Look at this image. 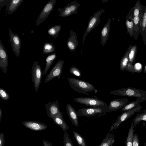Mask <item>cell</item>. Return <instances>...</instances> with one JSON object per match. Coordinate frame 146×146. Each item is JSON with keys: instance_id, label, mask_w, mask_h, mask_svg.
Returning a JSON list of instances; mask_svg holds the SVG:
<instances>
[{"instance_id": "52a82bcc", "label": "cell", "mask_w": 146, "mask_h": 146, "mask_svg": "<svg viewBox=\"0 0 146 146\" xmlns=\"http://www.w3.org/2000/svg\"><path fill=\"white\" fill-rule=\"evenodd\" d=\"M80 6V4L75 1H73L68 3L63 8H58V11L59 12V15L61 17H66L73 14L77 13V9Z\"/></svg>"}, {"instance_id": "6da1fadb", "label": "cell", "mask_w": 146, "mask_h": 146, "mask_svg": "<svg viewBox=\"0 0 146 146\" xmlns=\"http://www.w3.org/2000/svg\"><path fill=\"white\" fill-rule=\"evenodd\" d=\"M67 80L71 88L78 92L89 95L92 92L96 93L98 91L93 85L87 82L71 78H68Z\"/></svg>"}, {"instance_id": "277c9868", "label": "cell", "mask_w": 146, "mask_h": 146, "mask_svg": "<svg viewBox=\"0 0 146 146\" xmlns=\"http://www.w3.org/2000/svg\"><path fill=\"white\" fill-rule=\"evenodd\" d=\"M104 12V9L99 10L96 12L91 16L88 21V26L82 38V44H83L87 35L100 23V17L102 14Z\"/></svg>"}, {"instance_id": "603a6c76", "label": "cell", "mask_w": 146, "mask_h": 146, "mask_svg": "<svg viewBox=\"0 0 146 146\" xmlns=\"http://www.w3.org/2000/svg\"><path fill=\"white\" fill-rule=\"evenodd\" d=\"M56 57L57 55L55 53L50 54L47 56L46 59L45 68L43 72V76L47 73L53 62Z\"/></svg>"}, {"instance_id": "8d00e7d4", "label": "cell", "mask_w": 146, "mask_h": 146, "mask_svg": "<svg viewBox=\"0 0 146 146\" xmlns=\"http://www.w3.org/2000/svg\"><path fill=\"white\" fill-rule=\"evenodd\" d=\"M0 97L4 100H8L10 98V96L8 93L3 88H0Z\"/></svg>"}, {"instance_id": "4dcf8cb0", "label": "cell", "mask_w": 146, "mask_h": 146, "mask_svg": "<svg viewBox=\"0 0 146 146\" xmlns=\"http://www.w3.org/2000/svg\"><path fill=\"white\" fill-rule=\"evenodd\" d=\"M142 121H146V112L141 114H137L135 118L132 120L134 126L135 127L138 125Z\"/></svg>"}, {"instance_id": "9c48e42d", "label": "cell", "mask_w": 146, "mask_h": 146, "mask_svg": "<svg viewBox=\"0 0 146 146\" xmlns=\"http://www.w3.org/2000/svg\"><path fill=\"white\" fill-rule=\"evenodd\" d=\"M106 108H86L79 109L77 111L79 116L89 117L99 114L103 115L108 113Z\"/></svg>"}, {"instance_id": "b9f144b4", "label": "cell", "mask_w": 146, "mask_h": 146, "mask_svg": "<svg viewBox=\"0 0 146 146\" xmlns=\"http://www.w3.org/2000/svg\"><path fill=\"white\" fill-rule=\"evenodd\" d=\"M42 143L44 146H52V143L48 141L43 140Z\"/></svg>"}, {"instance_id": "8992f818", "label": "cell", "mask_w": 146, "mask_h": 146, "mask_svg": "<svg viewBox=\"0 0 146 146\" xmlns=\"http://www.w3.org/2000/svg\"><path fill=\"white\" fill-rule=\"evenodd\" d=\"M142 106H141L131 109L128 111L125 112L119 115L115 122L111 127L110 129L109 132H111L112 130L117 129L121 123L129 118L136 112L140 111L142 109Z\"/></svg>"}, {"instance_id": "ffe728a7", "label": "cell", "mask_w": 146, "mask_h": 146, "mask_svg": "<svg viewBox=\"0 0 146 146\" xmlns=\"http://www.w3.org/2000/svg\"><path fill=\"white\" fill-rule=\"evenodd\" d=\"M146 100V98H137L135 100L125 105L122 108L121 110L125 112L131 109L140 107L141 106L140 104Z\"/></svg>"}, {"instance_id": "9a60e30c", "label": "cell", "mask_w": 146, "mask_h": 146, "mask_svg": "<svg viewBox=\"0 0 146 146\" xmlns=\"http://www.w3.org/2000/svg\"><path fill=\"white\" fill-rule=\"evenodd\" d=\"M22 124L26 128L34 131L43 130L48 128L46 124L37 121H22Z\"/></svg>"}, {"instance_id": "7bdbcfd3", "label": "cell", "mask_w": 146, "mask_h": 146, "mask_svg": "<svg viewBox=\"0 0 146 146\" xmlns=\"http://www.w3.org/2000/svg\"><path fill=\"white\" fill-rule=\"evenodd\" d=\"M2 117V111L1 108H0V122Z\"/></svg>"}, {"instance_id": "f6af8a7d", "label": "cell", "mask_w": 146, "mask_h": 146, "mask_svg": "<svg viewBox=\"0 0 146 146\" xmlns=\"http://www.w3.org/2000/svg\"><path fill=\"white\" fill-rule=\"evenodd\" d=\"M144 146H146V143H144Z\"/></svg>"}, {"instance_id": "7402d4cb", "label": "cell", "mask_w": 146, "mask_h": 146, "mask_svg": "<svg viewBox=\"0 0 146 146\" xmlns=\"http://www.w3.org/2000/svg\"><path fill=\"white\" fill-rule=\"evenodd\" d=\"M52 121L56 125L60 127L64 132L67 131L69 128L63 117L58 116H55L52 119Z\"/></svg>"}, {"instance_id": "4316f807", "label": "cell", "mask_w": 146, "mask_h": 146, "mask_svg": "<svg viewBox=\"0 0 146 146\" xmlns=\"http://www.w3.org/2000/svg\"><path fill=\"white\" fill-rule=\"evenodd\" d=\"M61 25H56L50 27L48 30V34L52 37L56 38L61 30Z\"/></svg>"}, {"instance_id": "484cf974", "label": "cell", "mask_w": 146, "mask_h": 146, "mask_svg": "<svg viewBox=\"0 0 146 146\" xmlns=\"http://www.w3.org/2000/svg\"><path fill=\"white\" fill-rule=\"evenodd\" d=\"M134 127L133 123L132 121L125 142V146H133V138L135 131L134 129Z\"/></svg>"}, {"instance_id": "7a4b0ae2", "label": "cell", "mask_w": 146, "mask_h": 146, "mask_svg": "<svg viewBox=\"0 0 146 146\" xmlns=\"http://www.w3.org/2000/svg\"><path fill=\"white\" fill-rule=\"evenodd\" d=\"M111 94L137 98H146V91L131 87L123 88L113 90Z\"/></svg>"}, {"instance_id": "ee69618b", "label": "cell", "mask_w": 146, "mask_h": 146, "mask_svg": "<svg viewBox=\"0 0 146 146\" xmlns=\"http://www.w3.org/2000/svg\"><path fill=\"white\" fill-rule=\"evenodd\" d=\"M144 72L146 74V65H145L144 69Z\"/></svg>"}, {"instance_id": "f35d334b", "label": "cell", "mask_w": 146, "mask_h": 146, "mask_svg": "<svg viewBox=\"0 0 146 146\" xmlns=\"http://www.w3.org/2000/svg\"><path fill=\"white\" fill-rule=\"evenodd\" d=\"M137 134H133V146H139V142Z\"/></svg>"}, {"instance_id": "8fae6325", "label": "cell", "mask_w": 146, "mask_h": 146, "mask_svg": "<svg viewBox=\"0 0 146 146\" xmlns=\"http://www.w3.org/2000/svg\"><path fill=\"white\" fill-rule=\"evenodd\" d=\"M45 107L47 115L49 117L52 119L57 116L63 117L62 114L60 110L58 101L48 102L46 104Z\"/></svg>"}, {"instance_id": "5b68a950", "label": "cell", "mask_w": 146, "mask_h": 146, "mask_svg": "<svg viewBox=\"0 0 146 146\" xmlns=\"http://www.w3.org/2000/svg\"><path fill=\"white\" fill-rule=\"evenodd\" d=\"M43 76L42 70L37 61H35L33 63L31 71L32 82L33 83L36 92L38 91Z\"/></svg>"}, {"instance_id": "836d02e7", "label": "cell", "mask_w": 146, "mask_h": 146, "mask_svg": "<svg viewBox=\"0 0 146 146\" xmlns=\"http://www.w3.org/2000/svg\"><path fill=\"white\" fill-rule=\"evenodd\" d=\"M142 15L143 13L138 16L133 17L134 31L135 32H137L139 30L140 23Z\"/></svg>"}, {"instance_id": "bcb514c9", "label": "cell", "mask_w": 146, "mask_h": 146, "mask_svg": "<svg viewBox=\"0 0 146 146\" xmlns=\"http://www.w3.org/2000/svg\"><path fill=\"white\" fill-rule=\"evenodd\" d=\"M145 130H146V129H145Z\"/></svg>"}, {"instance_id": "83f0119b", "label": "cell", "mask_w": 146, "mask_h": 146, "mask_svg": "<svg viewBox=\"0 0 146 146\" xmlns=\"http://www.w3.org/2000/svg\"><path fill=\"white\" fill-rule=\"evenodd\" d=\"M144 7L139 0H137L134 8L133 17H136L140 15L143 12Z\"/></svg>"}, {"instance_id": "d6986e66", "label": "cell", "mask_w": 146, "mask_h": 146, "mask_svg": "<svg viewBox=\"0 0 146 146\" xmlns=\"http://www.w3.org/2000/svg\"><path fill=\"white\" fill-rule=\"evenodd\" d=\"M111 19L110 18L101 31L100 43L102 46L106 43L110 33L111 26Z\"/></svg>"}, {"instance_id": "4fadbf2b", "label": "cell", "mask_w": 146, "mask_h": 146, "mask_svg": "<svg viewBox=\"0 0 146 146\" xmlns=\"http://www.w3.org/2000/svg\"><path fill=\"white\" fill-rule=\"evenodd\" d=\"M128 99L127 98L115 99L111 101L107 108L108 112L116 111L122 108L127 104Z\"/></svg>"}, {"instance_id": "e0dca14e", "label": "cell", "mask_w": 146, "mask_h": 146, "mask_svg": "<svg viewBox=\"0 0 146 146\" xmlns=\"http://www.w3.org/2000/svg\"><path fill=\"white\" fill-rule=\"evenodd\" d=\"M78 43L76 33L72 30H70L69 36L67 42V48L71 52H73L76 49Z\"/></svg>"}, {"instance_id": "74e56055", "label": "cell", "mask_w": 146, "mask_h": 146, "mask_svg": "<svg viewBox=\"0 0 146 146\" xmlns=\"http://www.w3.org/2000/svg\"><path fill=\"white\" fill-rule=\"evenodd\" d=\"M134 69L135 72L139 73L142 69V66L140 63H136L134 64Z\"/></svg>"}, {"instance_id": "d590c367", "label": "cell", "mask_w": 146, "mask_h": 146, "mask_svg": "<svg viewBox=\"0 0 146 146\" xmlns=\"http://www.w3.org/2000/svg\"><path fill=\"white\" fill-rule=\"evenodd\" d=\"M69 72L71 74L77 77H80L81 76V72L75 66L71 67L70 69Z\"/></svg>"}, {"instance_id": "e575fe53", "label": "cell", "mask_w": 146, "mask_h": 146, "mask_svg": "<svg viewBox=\"0 0 146 146\" xmlns=\"http://www.w3.org/2000/svg\"><path fill=\"white\" fill-rule=\"evenodd\" d=\"M63 138L64 146H74L72 140L67 131L64 133Z\"/></svg>"}, {"instance_id": "5bb4252c", "label": "cell", "mask_w": 146, "mask_h": 146, "mask_svg": "<svg viewBox=\"0 0 146 146\" xmlns=\"http://www.w3.org/2000/svg\"><path fill=\"white\" fill-rule=\"evenodd\" d=\"M8 64L7 52L5 47L0 40V68L4 73L7 72Z\"/></svg>"}, {"instance_id": "f546056e", "label": "cell", "mask_w": 146, "mask_h": 146, "mask_svg": "<svg viewBox=\"0 0 146 146\" xmlns=\"http://www.w3.org/2000/svg\"><path fill=\"white\" fill-rule=\"evenodd\" d=\"M55 51V48L53 42H47L43 45L42 53L44 54H50Z\"/></svg>"}, {"instance_id": "cb8c5ba5", "label": "cell", "mask_w": 146, "mask_h": 146, "mask_svg": "<svg viewBox=\"0 0 146 146\" xmlns=\"http://www.w3.org/2000/svg\"><path fill=\"white\" fill-rule=\"evenodd\" d=\"M109 132L98 146H112L115 141L114 136Z\"/></svg>"}, {"instance_id": "60d3db41", "label": "cell", "mask_w": 146, "mask_h": 146, "mask_svg": "<svg viewBox=\"0 0 146 146\" xmlns=\"http://www.w3.org/2000/svg\"><path fill=\"white\" fill-rule=\"evenodd\" d=\"M5 143L4 134L3 133L0 134V146H4Z\"/></svg>"}, {"instance_id": "ab89813d", "label": "cell", "mask_w": 146, "mask_h": 146, "mask_svg": "<svg viewBox=\"0 0 146 146\" xmlns=\"http://www.w3.org/2000/svg\"><path fill=\"white\" fill-rule=\"evenodd\" d=\"M133 66L134 64L128 62L125 68V70L126 71L131 72L132 74H134L135 72Z\"/></svg>"}, {"instance_id": "2e32d148", "label": "cell", "mask_w": 146, "mask_h": 146, "mask_svg": "<svg viewBox=\"0 0 146 146\" xmlns=\"http://www.w3.org/2000/svg\"><path fill=\"white\" fill-rule=\"evenodd\" d=\"M66 110L72 123L76 127L79 126L78 116L77 111L70 104L66 105Z\"/></svg>"}, {"instance_id": "d4e9b609", "label": "cell", "mask_w": 146, "mask_h": 146, "mask_svg": "<svg viewBox=\"0 0 146 146\" xmlns=\"http://www.w3.org/2000/svg\"><path fill=\"white\" fill-rule=\"evenodd\" d=\"M132 46L129 45L126 51L123 56L120 63V70L123 71L125 70L129 61V55L131 48Z\"/></svg>"}, {"instance_id": "ac0fdd59", "label": "cell", "mask_w": 146, "mask_h": 146, "mask_svg": "<svg viewBox=\"0 0 146 146\" xmlns=\"http://www.w3.org/2000/svg\"><path fill=\"white\" fill-rule=\"evenodd\" d=\"M134 8H131L126 16L125 19V25L127 33L130 37L133 36L134 31L133 13Z\"/></svg>"}, {"instance_id": "ba28073f", "label": "cell", "mask_w": 146, "mask_h": 146, "mask_svg": "<svg viewBox=\"0 0 146 146\" xmlns=\"http://www.w3.org/2000/svg\"><path fill=\"white\" fill-rule=\"evenodd\" d=\"M56 0H49L41 11L36 21V25H39L44 21L53 9Z\"/></svg>"}, {"instance_id": "1f68e13d", "label": "cell", "mask_w": 146, "mask_h": 146, "mask_svg": "<svg viewBox=\"0 0 146 146\" xmlns=\"http://www.w3.org/2000/svg\"><path fill=\"white\" fill-rule=\"evenodd\" d=\"M141 28V33L146 31V5L144 7L142 16L140 23L139 28Z\"/></svg>"}, {"instance_id": "f1b7e54d", "label": "cell", "mask_w": 146, "mask_h": 146, "mask_svg": "<svg viewBox=\"0 0 146 146\" xmlns=\"http://www.w3.org/2000/svg\"><path fill=\"white\" fill-rule=\"evenodd\" d=\"M137 50V48L136 45H135L132 46L129 54L128 63L134 64L135 60Z\"/></svg>"}, {"instance_id": "d6a6232c", "label": "cell", "mask_w": 146, "mask_h": 146, "mask_svg": "<svg viewBox=\"0 0 146 146\" xmlns=\"http://www.w3.org/2000/svg\"><path fill=\"white\" fill-rule=\"evenodd\" d=\"M74 137L80 146H87L85 140L80 134L75 131H73Z\"/></svg>"}, {"instance_id": "7c38bea8", "label": "cell", "mask_w": 146, "mask_h": 146, "mask_svg": "<svg viewBox=\"0 0 146 146\" xmlns=\"http://www.w3.org/2000/svg\"><path fill=\"white\" fill-rule=\"evenodd\" d=\"M64 63V60H60L54 66L47 75L44 82L47 83L55 77L60 78Z\"/></svg>"}, {"instance_id": "3957f363", "label": "cell", "mask_w": 146, "mask_h": 146, "mask_svg": "<svg viewBox=\"0 0 146 146\" xmlns=\"http://www.w3.org/2000/svg\"><path fill=\"white\" fill-rule=\"evenodd\" d=\"M76 102L83 104L92 108H106L107 104L104 101L97 98L86 97H77L74 99Z\"/></svg>"}, {"instance_id": "44dd1931", "label": "cell", "mask_w": 146, "mask_h": 146, "mask_svg": "<svg viewBox=\"0 0 146 146\" xmlns=\"http://www.w3.org/2000/svg\"><path fill=\"white\" fill-rule=\"evenodd\" d=\"M23 1L24 0H8L7 3V9L8 13L11 14L15 12Z\"/></svg>"}, {"instance_id": "30bf717a", "label": "cell", "mask_w": 146, "mask_h": 146, "mask_svg": "<svg viewBox=\"0 0 146 146\" xmlns=\"http://www.w3.org/2000/svg\"><path fill=\"white\" fill-rule=\"evenodd\" d=\"M9 36L11 46L13 52L18 57L20 53L21 40L20 36L17 34H14L9 28Z\"/></svg>"}]
</instances>
